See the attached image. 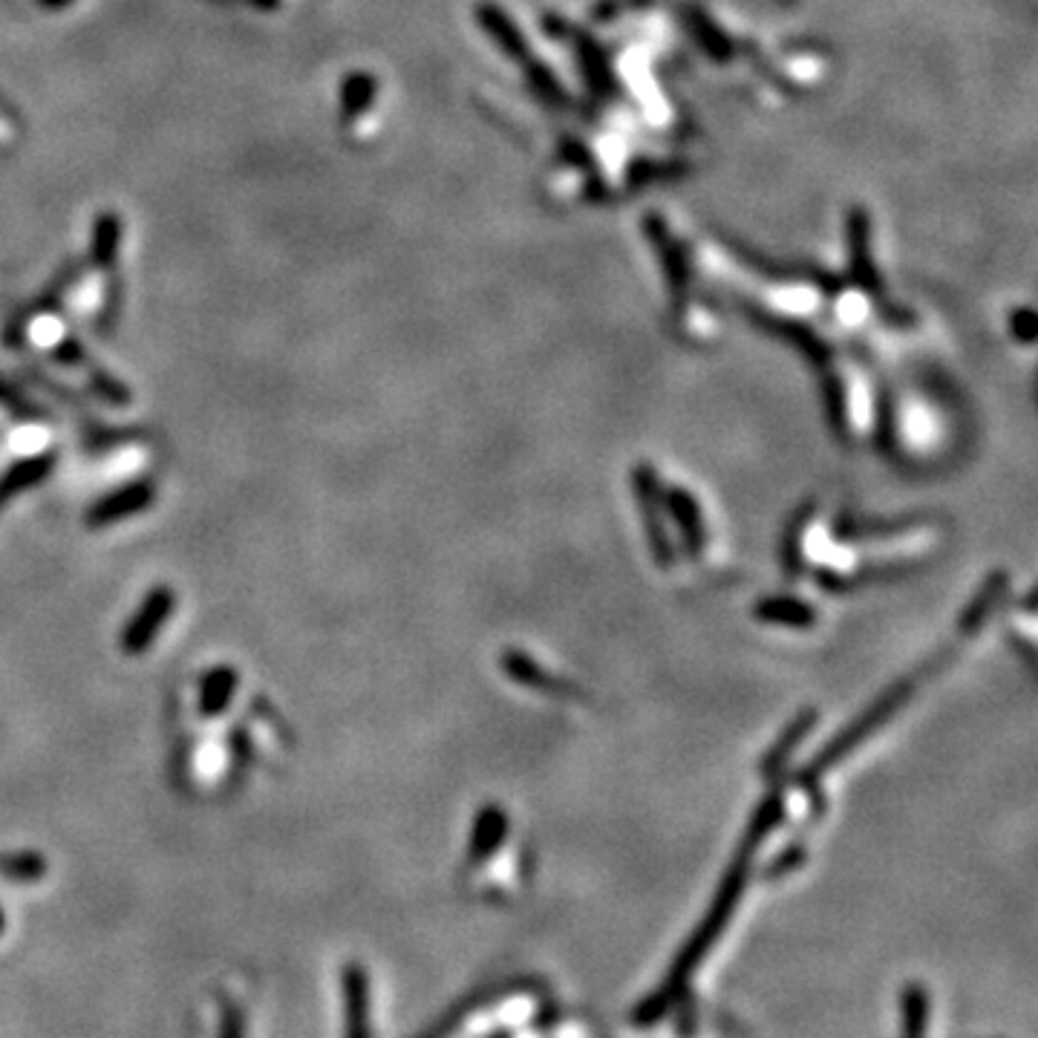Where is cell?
<instances>
[{"mask_svg":"<svg viewBox=\"0 0 1038 1038\" xmlns=\"http://www.w3.org/2000/svg\"><path fill=\"white\" fill-rule=\"evenodd\" d=\"M220 1038H246V1021H243V1013L234 1004H225Z\"/></svg>","mask_w":1038,"mask_h":1038,"instance_id":"obj_7","label":"cell"},{"mask_svg":"<svg viewBox=\"0 0 1038 1038\" xmlns=\"http://www.w3.org/2000/svg\"><path fill=\"white\" fill-rule=\"evenodd\" d=\"M173 591L168 586H159L145 598V603L139 606V612L130 618L128 629L121 632V650L128 652V655H142L148 650L153 638L159 635V629L164 627V620L171 618L173 612Z\"/></svg>","mask_w":1038,"mask_h":1038,"instance_id":"obj_1","label":"cell"},{"mask_svg":"<svg viewBox=\"0 0 1038 1038\" xmlns=\"http://www.w3.org/2000/svg\"><path fill=\"white\" fill-rule=\"evenodd\" d=\"M234 689H237V673H234L232 666H217V670H211L202 681V693H200V710L205 718H217L220 713L232 704Z\"/></svg>","mask_w":1038,"mask_h":1038,"instance_id":"obj_4","label":"cell"},{"mask_svg":"<svg viewBox=\"0 0 1038 1038\" xmlns=\"http://www.w3.org/2000/svg\"><path fill=\"white\" fill-rule=\"evenodd\" d=\"M0 871L12 882H35L46 871V863L38 854H18V857L0 859Z\"/></svg>","mask_w":1038,"mask_h":1038,"instance_id":"obj_6","label":"cell"},{"mask_svg":"<svg viewBox=\"0 0 1038 1038\" xmlns=\"http://www.w3.org/2000/svg\"><path fill=\"white\" fill-rule=\"evenodd\" d=\"M53 468V456H38V459H23V462L12 464L7 471V477L0 479V502L12 500L15 493L26 491L38 482V479H44Z\"/></svg>","mask_w":1038,"mask_h":1038,"instance_id":"obj_5","label":"cell"},{"mask_svg":"<svg viewBox=\"0 0 1038 1038\" xmlns=\"http://www.w3.org/2000/svg\"><path fill=\"white\" fill-rule=\"evenodd\" d=\"M150 502H153V485L150 482H133V485L119 488V491L107 493L105 500H98L90 509V514H87V523L93 528H105V525L139 514V511L148 509Z\"/></svg>","mask_w":1038,"mask_h":1038,"instance_id":"obj_2","label":"cell"},{"mask_svg":"<svg viewBox=\"0 0 1038 1038\" xmlns=\"http://www.w3.org/2000/svg\"><path fill=\"white\" fill-rule=\"evenodd\" d=\"M3 927H7V918H3V909H0V932H3Z\"/></svg>","mask_w":1038,"mask_h":1038,"instance_id":"obj_8","label":"cell"},{"mask_svg":"<svg viewBox=\"0 0 1038 1038\" xmlns=\"http://www.w3.org/2000/svg\"><path fill=\"white\" fill-rule=\"evenodd\" d=\"M344 1004H346V1038H370V986L359 964L344 970Z\"/></svg>","mask_w":1038,"mask_h":1038,"instance_id":"obj_3","label":"cell"}]
</instances>
